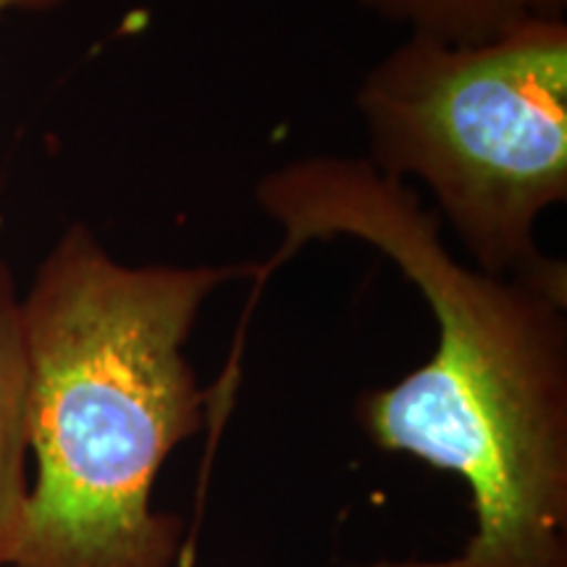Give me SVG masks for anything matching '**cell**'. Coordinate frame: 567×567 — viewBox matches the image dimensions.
Returning <instances> with one entry per match:
<instances>
[{
	"mask_svg": "<svg viewBox=\"0 0 567 567\" xmlns=\"http://www.w3.org/2000/svg\"><path fill=\"white\" fill-rule=\"evenodd\" d=\"M365 161L421 182L492 276L567 300V266L536 226L567 200V21L530 19L481 42L408 34L354 92Z\"/></svg>",
	"mask_w": 567,
	"mask_h": 567,
	"instance_id": "3957f363",
	"label": "cell"
},
{
	"mask_svg": "<svg viewBox=\"0 0 567 567\" xmlns=\"http://www.w3.org/2000/svg\"><path fill=\"white\" fill-rule=\"evenodd\" d=\"M243 276L252 264H124L84 224L48 250L21 295L34 481L11 567H176L184 523L153 488L213 417L187 342Z\"/></svg>",
	"mask_w": 567,
	"mask_h": 567,
	"instance_id": "7a4b0ae2",
	"label": "cell"
},
{
	"mask_svg": "<svg viewBox=\"0 0 567 567\" xmlns=\"http://www.w3.org/2000/svg\"><path fill=\"white\" fill-rule=\"evenodd\" d=\"M30 360L21 295L0 258V567L19 555L30 507Z\"/></svg>",
	"mask_w": 567,
	"mask_h": 567,
	"instance_id": "277c9868",
	"label": "cell"
},
{
	"mask_svg": "<svg viewBox=\"0 0 567 567\" xmlns=\"http://www.w3.org/2000/svg\"><path fill=\"white\" fill-rule=\"evenodd\" d=\"M63 0H0V17L9 11H30V13H45L61 6Z\"/></svg>",
	"mask_w": 567,
	"mask_h": 567,
	"instance_id": "8992f818",
	"label": "cell"
},
{
	"mask_svg": "<svg viewBox=\"0 0 567 567\" xmlns=\"http://www.w3.org/2000/svg\"><path fill=\"white\" fill-rule=\"evenodd\" d=\"M255 203L289 260L350 237L392 260L436 321V350L354 415L365 436L457 476L473 536L450 559L371 567H567V300L463 264L410 184L354 155H302L264 174Z\"/></svg>",
	"mask_w": 567,
	"mask_h": 567,
	"instance_id": "6da1fadb",
	"label": "cell"
},
{
	"mask_svg": "<svg viewBox=\"0 0 567 567\" xmlns=\"http://www.w3.org/2000/svg\"><path fill=\"white\" fill-rule=\"evenodd\" d=\"M365 11L444 42H481L530 19H565L567 0H358Z\"/></svg>",
	"mask_w": 567,
	"mask_h": 567,
	"instance_id": "5b68a950",
	"label": "cell"
}]
</instances>
